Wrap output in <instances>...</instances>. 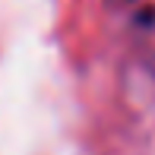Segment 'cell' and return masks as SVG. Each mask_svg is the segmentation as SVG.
I'll return each instance as SVG.
<instances>
[{
  "instance_id": "6da1fadb",
  "label": "cell",
  "mask_w": 155,
  "mask_h": 155,
  "mask_svg": "<svg viewBox=\"0 0 155 155\" xmlns=\"http://www.w3.org/2000/svg\"><path fill=\"white\" fill-rule=\"evenodd\" d=\"M136 25V54L149 70H155V13H146Z\"/></svg>"
}]
</instances>
